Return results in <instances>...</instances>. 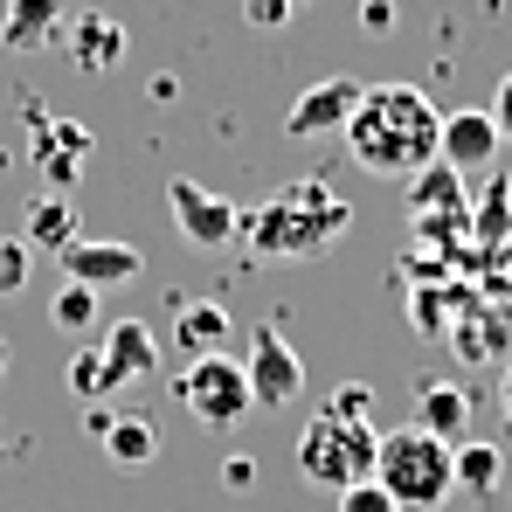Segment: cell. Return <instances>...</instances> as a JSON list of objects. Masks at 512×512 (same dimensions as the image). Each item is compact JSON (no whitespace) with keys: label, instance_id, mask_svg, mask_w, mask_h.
<instances>
[{"label":"cell","instance_id":"obj_1","mask_svg":"<svg viewBox=\"0 0 512 512\" xmlns=\"http://www.w3.org/2000/svg\"><path fill=\"white\" fill-rule=\"evenodd\" d=\"M436 139H443V111L416 84H367L346 118V153L381 180L423 173L436 160Z\"/></svg>","mask_w":512,"mask_h":512},{"label":"cell","instance_id":"obj_2","mask_svg":"<svg viewBox=\"0 0 512 512\" xmlns=\"http://www.w3.org/2000/svg\"><path fill=\"white\" fill-rule=\"evenodd\" d=\"M346 229H353V208L319 173H298L263 208H243V243H250V256H270V263H284V256L298 263V256L333 250Z\"/></svg>","mask_w":512,"mask_h":512},{"label":"cell","instance_id":"obj_3","mask_svg":"<svg viewBox=\"0 0 512 512\" xmlns=\"http://www.w3.org/2000/svg\"><path fill=\"white\" fill-rule=\"evenodd\" d=\"M374 485L395 499L402 512H429L457 492L450 478V443H436L429 429H381V450H374Z\"/></svg>","mask_w":512,"mask_h":512},{"label":"cell","instance_id":"obj_4","mask_svg":"<svg viewBox=\"0 0 512 512\" xmlns=\"http://www.w3.org/2000/svg\"><path fill=\"white\" fill-rule=\"evenodd\" d=\"M374 450H381V429L374 423H340V416L319 409L305 423V436H298V478L340 499L346 485L374 478Z\"/></svg>","mask_w":512,"mask_h":512},{"label":"cell","instance_id":"obj_5","mask_svg":"<svg viewBox=\"0 0 512 512\" xmlns=\"http://www.w3.org/2000/svg\"><path fill=\"white\" fill-rule=\"evenodd\" d=\"M173 395H180V409L194 416V423L208 429H236L250 416V381H243V360H229V353H208V360H187L180 367V381H173Z\"/></svg>","mask_w":512,"mask_h":512},{"label":"cell","instance_id":"obj_6","mask_svg":"<svg viewBox=\"0 0 512 512\" xmlns=\"http://www.w3.org/2000/svg\"><path fill=\"white\" fill-rule=\"evenodd\" d=\"M21 118H28V160L42 167V180H49V194H70L77 180H84V160H90V125H77V118H49L35 97L21 104Z\"/></svg>","mask_w":512,"mask_h":512},{"label":"cell","instance_id":"obj_7","mask_svg":"<svg viewBox=\"0 0 512 512\" xmlns=\"http://www.w3.org/2000/svg\"><path fill=\"white\" fill-rule=\"evenodd\" d=\"M167 208H173V229H180L194 250H229V243H243V208H236L229 194H208V187L187 180V173L167 180Z\"/></svg>","mask_w":512,"mask_h":512},{"label":"cell","instance_id":"obj_8","mask_svg":"<svg viewBox=\"0 0 512 512\" xmlns=\"http://www.w3.org/2000/svg\"><path fill=\"white\" fill-rule=\"evenodd\" d=\"M243 381H250L256 409H291L305 395V360H298V346L284 340L277 326H256L250 353H243Z\"/></svg>","mask_w":512,"mask_h":512},{"label":"cell","instance_id":"obj_9","mask_svg":"<svg viewBox=\"0 0 512 512\" xmlns=\"http://www.w3.org/2000/svg\"><path fill=\"white\" fill-rule=\"evenodd\" d=\"M360 90L353 77H319V84H305L291 97V111H284V132L291 139H326V132H346V118H353V104H360Z\"/></svg>","mask_w":512,"mask_h":512},{"label":"cell","instance_id":"obj_10","mask_svg":"<svg viewBox=\"0 0 512 512\" xmlns=\"http://www.w3.org/2000/svg\"><path fill=\"white\" fill-rule=\"evenodd\" d=\"M499 125H492V111H443V139H436V160L443 167H457L464 180L471 173H492L499 167Z\"/></svg>","mask_w":512,"mask_h":512},{"label":"cell","instance_id":"obj_11","mask_svg":"<svg viewBox=\"0 0 512 512\" xmlns=\"http://www.w3.org/2000/svg\"><path fill=\"white\" fill-rule=\"evenodd\" d=\"M97 353H104L111 395H118V388H139V381H160V340H153L146 319H111V333H104Z\"/></svg>","mask_w":512,"mask_h":512},{"label":"cell","instance_id":"obj_12","mask_svg":"<svg viewBox=\"0 0 512 512\" xmlns=\"http://www.w3.org/2000/svg\"><path fill=\"white\" fill-rule=\"evenodd\" d=\"M146 270V256L132 243H97V236H77L63 250V284H84V291H111V284H132Z\"/></svg>","mask_w":512,"mask_h":512},{"label":"cell","instance_id":"obj_13","mask_svg":"<svg viewBox=\"0 0 512 512\" xmlns=\"http://www.w3.org/2000/svg\"><path fill=\"white\" fill-rule=\"evenodd\" d=\"M70 28V0H7L0 7V49L7 56H35Z\"/></svg>","mask_w":512,"mask_h":512},{"label":"cell","instance_id":"obj_14","mask_svg":"<svg viewBox=\"0 0 512 512\" xmlns=\"http://www.w3.org/2000/svg\"><path fill=\"white\" fill-rule=\"evenodd\" d=\"M471 416H478V402L464 381H416V429H429L436 443L457 450L471 436Z\"/></svg>","mask_w":512,"mask_h":512},{"label":"cell","instance_id":"obj_15","mask_svg":"<svg viewBox=\"0 0 512 512\" xmlns=\"http://www.w3.org/2000/svg\"><path fill=\"white\" fill-rule=\"evenodd\" d=\"M402 187H409V215H416V222H443V215H471V180H464L457 167H443V160H429L423 173H409Z\"/></svg>","mask_w":512,"mask_h":512},{"label":"cell","instance_id":"obj_16","mask_svg":"<svg viewBox=\"0 0 512 512\" xmlns=\"http://www.w3.org/2000/svg\"><path fill=\"white\" fill-rule=\"evenodd\" d=\"M229 333H236V319H229V305H215V298H187V305L173 312V353H180V360L222 353Z\"/></svg>","mask_w":512,"mask_h":512},{"label":"cell","instance_id":"obj_17","mask_svg":"<svg viewBox=\"0 0 512 512\" xmlns=\"http://www.w3.org/2000/svg\"><path fill=\"white\" fill-rule=\"evenodd\" d=\"M63 35H70V63H77L84 77H104V70L125 63V28H118L111 14H77Z\"/></svg>","mask_w":512,"mask_h":512},{"label":"cell","instance_id":"obj_18","mask_svg":"<svg viewBox=\"0 0 512 512\" xmlns=\"http://www.w3.org/2000/svg\"><path fill=\"white\" fill-rule=\"evenodd\" d=\"M471 250H478V256L512 250V187H506V173H499V167L485 173V187L471 194Z\"/></svg>","mask_w":512,"mask_h":512},{"label":"cell","instance_id":"obj_19","mask_svg":"<svg viewBox=\"0 0 512 512\" xmlns=\"http://www.w3.org/2000/svg\"><path fill=\"white\" fill-rule=\"evenodd\" d=\"M21 243L28 250H70L77 243V208H70V194H35L28 208H21Z\"/></svg>","mask_w":512,"mask_h":512},{"label":"cell","instance_id":"obj_20","mask_svg":"<svg viewBox=\"0 0 512 512\" xmlns=\"http://www.w3.org/2000/svg\"><path fill=\"white\" fill-rule=\"evenodd\" d=\"M450 478H457V492L492 499V492H499V478H506V450H499V443H485V436H464V443L450 450Z\"/></svg>","mask_w":512,"mask_h":512},{"label":"cell","instance_id":"obj_21","mask_svg":"<svg viewBox=\"0 0 512 512\" xmlns=\"http://www.w3.org/2000/svg\"><path fill=\"white\" fill-rule=\"evenodd\" d=\"M97 443H104V457L125 464V471H139V464L160 457V429L146 423V416H111V429H104Z\"/></svg>","mask_w":512,"mask_h":512},{"label":"cell","instance_id":"obj_22","mask_svg":"<svg viewBox=\"0 0 512 512\" xmlns=\"http://www.w3.org/2000/svg\"><path fill=\"white\" fill-rule=\"evenodd\" d=\"M63 381H70V395H77V402H90V409H97V402L111 395V381H104V353H97V346H84V353H70Z\"/></svg>","mask_w":512,"mask_h":512},{"label":"cell","instance_id":"obj_23","mask_svg":"<svg viewBox=\"0 0 512 512\" xmlns=\"http://www.w3.org/2000/svg\"><path fill=\"white\" fill-rule=\"evenodd\" d=\"M49 319H56L63 333H90V326H97V291H84V284H63V291L49 298Z\"/></svg>","mask_w":512,"mask_h":512},{"label":"cell","instance_id":"obj_24","mask_svg":"<svg viewBox=\"0 0 512 512\" xmlns=\"http://www.w3.org/2000/svg\"><path fill=\"white\" fill-rule=\"evenodd\" d=\"M28 263H35V250L21 236H0V298H14L28 284Z\"/></svg>","mask_w":512,"mask_h":512},{"label":"cell","instance_id":"obj_25","mask_svg":"<svg viewBox=\"0 0 512 512\" xmlns=\"http://www.w3.org/2000/svg\"><path fill=\"white\" fill-rule=\"evenodd\" d=\"M326 416H340V423H374V388H340L333 402H326Z\"/></svg>","mask_w":512,"mask_h":512},{"label":"cell","instance_id":"obj_26","mask_svg":"<svg viewBox=\"0 0 512 512\" xmlns=\"http://www.w3.org/2000/svg\"><path fill=\"white\" fill-rule=\"evenodd\" d=\"M340 512H402V506H395L374 478H360V485H346V492H340Z\"/></svg>","mask_w":512,"mask_h":512},{"label":"cell","instance_id":"obj_27","mask_svg":"<svg viewBox=\"0 0 512 512\" xmlns=\"http://www.w3.org/2000/svg\"><path fill=\"white\" fill-rule=\"evenodd\" d=\"M243 21H250V28H284L291 7H284V0H243Z\"/></svg>","mask_w":512,"mask_h":512},{"label":"cell","instance_id":"obj_28","mask_svg":"<svg viewBox=\"0 0 512 512\" xmlns=\"http://www.w3.org/2000/svg\"><path fill=\"white\" fill-rule=\"evenodd\" d=\"M222 492H256V457H229L222 464Z\"/></svg>","mask_w":512,"mask_h":512},{"label":"cell","instance_id":"obj_29","mask_svg":"<svg viewBox=\"0 0 512 512\" xmlns=\"http://www.w3.org/2000/svg\"><path fill=\"white\" fill-rule=\"evenodd\" d=\"M360 28L367 35H388L395 28V0H360Z\"/></svg>","mask_w":512,"mask_h":512},{"label":"cell","instance_id":"obj_30","mask_svg":"<svg viewBox=\"0 0 512 512\" xmlns=\"http://www.w3.org/2000/svg\"><path fill=\"white\" fill-rule=\"evenodd\" d=\"M492 125H499V139H512V77L492 90Z\"/></svg>","mask_w":512,"mask_h":512},{"label":"cell","instance_id":"obj_31","mask_svg":"<svg viewBox=\"0 0 512 512\" xmlns=\"http://www.w3.org/2000/svg\"><path fill=\"white\" fill-rule=\"evenodd\" d=\"M499 409H506V429H512V360H506V381H499Z\"/></svg>","mask_w":512,"mask_h":512},{"label":"cell","instance_id":"obj_32","mask_svg":"<svg viewBox=\"0 0 512 512\" xmlns=\"http://www.w3.org/2000/svg\"><path fill=\"white\" fill-rule=\"evenodd\" d=\"M7 367H14V346L0 340V381H7Z\"/></svg>","mask_w":512,"mask_h":512},{"label":"cell","instance_id":"obj_33","mask_svg":"<svg viewBox=\"0 0 512 512\" xmlns=\"http://www.w3.org/2000/svg\"><path fill=\"white\" fill-rule=\"evenodd\" d=\"M284 7H291V14H298V7H305V0H284Z\"/></svg>","mask_w":512,"mask_h":512}]
</instances>
